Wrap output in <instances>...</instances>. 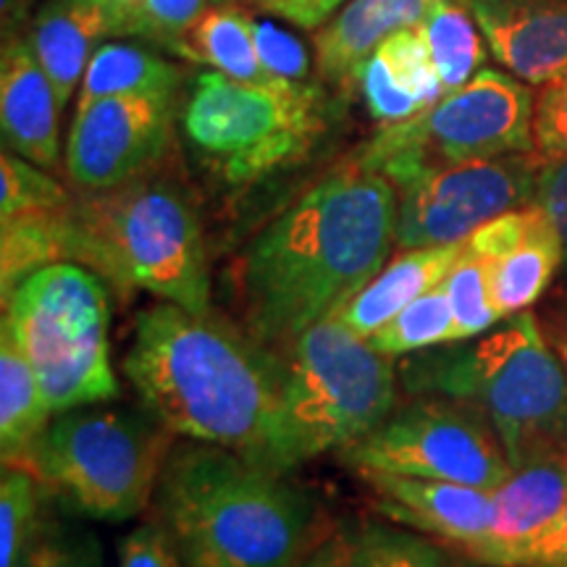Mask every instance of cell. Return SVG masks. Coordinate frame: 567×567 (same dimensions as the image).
I'll use <instances>...</instances> for the list:
<instances>
[{
  "label": "cell",
  "instance_id": "obj_39",
  "mask_svg": "<svg viewBox=\"0 0 567 567\" xmlns=\"http://www.w3.org/2000/svg\"><path fill=\"white\" fill-rule=\"evenodd\" d=\"M513 567H567V507L542 534L530 538Z\"/></svg>",
  "mask_w": 567,
  "mask_h": 567
},
{
  "label": "cell",
  "instance_id": "obj_27",
  "mask_svg": "<svg viewBox=\"0 0 567 567\" xmlns=\"http://www.w3.org/2000/svg\"><path fill=\"white\" fill-rule=\"evenodd\" d=\"M452 342H460V334L450 297L444 292V281L402 308L392 321L368 339L375 352L389 354V358H405V354Z\"/></svg>",
  "mask_w": 567,
  "mask_h": 567
},
{
  "label": "cell",
  "instance_id": "obj_40",
  "mask_svg": "<svg viewBox=\"0 0 567 567\" xmlns=\"http://www.w3.org/2000/svg\"><path fill=\"white\" fill-rule=\"evenodd\" d=\"M347 0H252L260 11L279 17L289 24L302 27V30H316L323 21L334 17Z\"/></svg>",
  "mask_w": 567,
  "mask_h": 567
},
{
  "label": "cell",
  "instance_id": "obj_28",
  "mask_svg": "<svg viewBox=\"0 0 567 567\" xmlns=\"http://www.w3.org/2000/svg\"><path fill=\"white\" fill-rule=\"evenodd\" d=\"M344 534L350 567H455V557L434 538L396 523H360Z\"/></svg>",
  "mask_w": 567,
  "mask_h": 567
},
{
  "label": "cell",
  "instance_id": "obj_30",
  "mask_svg": "<svg viewBox=\"0 0 567 567\" xmlns=\"http://www.w3.org/2000/svg\"><path fill=\"white\" fill-rule=\"evenodd\" d=\"M40 481L30 471L3 465L0 478V567H24L42 528Z\"/></svg>",
  "mask_w": 567,
  "mask_h": 567
},
{
  "label": "cell",
  "instance_id": "obj_31",
  "mask_svg": "<svg viewBox=\"0 0 567 567\" xmlns=\"http://www.w3.org/2000/svg\"><path fill=\"white\" fill-rule=\"evenodd\" d=\"M444 292L450 297L452 313H455L460 342H463V339L486 334V331L494 329L496 323L505 321L492 302L484 258L473 252L467 243L457 264L452 266L450 274H446Z\"/></svg>",
  "mask_w": 567,
  "mask_h": 567
},
{
  "label": "cell",
  "instance_id": "obj_45",
  "mask_svg": "<svg viewBox=\"0 0 567 567\" xmlns=\"http://www.w3.org/2000/svg\"><path fill=\"white\" fill-rule=\"evenodd\" d=\"M216 3H229V0H216Z\"/></svg>",
  "mask_w": 567,
  "mask_h": 567
},
{
  "label": "cell",
  "instance_id": "obj_6",
  "mask_svg": "<svg viewBox=\"0 0 567 567\" xmlns=\"http://www.w3.org/2000/svg\"><path fill=\"white\" fill-rule=\"evenodd\" d=\"M172 446V431L145 408L97 402L55 413L17 467L80 515L124 523L153 505Z\"/></svg>",
  "mask_w": 567,
  "mask_h": 567
},
{
  "label": "cell",
  "instance_id": "obj_9",
  "mask_svg": "<svg viewBox=\"0 0 567 567\" xmlns=\"http://www.w3.org/2000/svg\"><path fill=\"white\" fill-rule=\"evenodd\" d=\"M182 132L213 174L250 184L308 155L321 137L323 95L310 84H258L205 71L182 105Z\"/></svg>",
  "mask_w": 567,
  "mask_h": 567
},
{
  "label": "cell",
  "instance_id": "obj_46",
  "mask_svg": "<svg viewBox=\"0 0 567 567\" xmlns=\"http://www.w3.org/2000/svg\"><path fill=\"white\" fill-rule=\"evenodd\" d=\"M484 567H494V565H484Z\"/></svg>",
  "mask_w": 567,
  "mask_h": 567
},
{
  "label": "cell",
  "instance_id": "obj_44",
  "mask_svg": "<svg viewBox=\"0 0 567 567\" xmlns=\"http://www.w3.org/2000/svg\"><path fill=\"white\" fill-rule=\"evenodd\" d=\"M101 3L109 6L111 13H113V38H116V24H118V19H122L124 13L132 9V6H137L140 0H101Z\"/></svg>",
  "mask_w": 567,
  "mask_h": 567
},
{
  "label": "cell",
  "instance_id": "obj_16",
  "mask_svg": "<svg viewBox=\"0 0 567 567\" xmlns=\"http://www.w3.org/2000/svg\"><path fill=\"white\" fill-rule=\"evenodd\" d=\"M488 51L526 84L567 80V0H467Z\"/></svg>",
  "mask_w": 567,
  "mask_h": 567
},
{
  "label": "cell",
  "instance_id": "obj_4",
  "mask_svg": "<svg viewBox=\"0 0 567 567\" xmlns=\"http://www.w3.org/2000/svg\"><path fill=\"white\" fill-rule=\"evenodd\" d=\"M396 379L410 396L439 394L478 408L505 444L513 471L565 457L567 373L528 310L486 334L405 354Z\"/></svg>",
  "mask_w": 567,
  "mask_h": 567
},
{
  "label": "cell",
  "instance_id": "obj_43",
  "mask_svg": "<svg viewBox=\"0 0 567 567\" xmlns=\"http://www.w3.org/2000/svg\"><path fill=\"white\" fill-rule=\"evenodd\" d=\"M544 334H547L549 344L555 347L557 358L563 360L565 373H567V310H563V313H555V318H551Z\"/></svg>",
  "mask_w": 567,
  "mask_h": 567
},
{
  "label": "cell",
  "instance_id": "obj_37",
  "mask_svg": "<svg viewBox=\"0 0 567 567\" xmlns=\"http://www.w3.org/2000/svg\"><path fill=\"white\" fill-rule=\"evenodd\" d=\"M118 567H184V563L166 528L158 520H147L122 538Z\"/></svg>",
  "mask_w": 567,
  "mask_h": 567
},
{
  "label": "cell",
  "instance_id": "obj_25",
  "mask_svg": "<svg viewBox=\"0 0 567 567\" xmlns=\"http://www.w3.org/2000/svg\"><path fill=\"white\" fill-rule=\"evenodd\" d=\"M392 30L381 19L375 0H350L316 34L318 69L331 82H358L363 63Z\"/></svg>",
  "mask_w": 567,
  "mask_h": 567
},
{
  "label": "cell",
  "instance_id": "obj_15",
  "mask_svg": "<svg viewBox=\"0 0 567 567\" xmlns=\"http://www.w3.org/2000/svg\"><path fill=\"white\" fill-rule=\"evenodd\" d=\"M375 494V513L396 526L442 538L471 555L492 526V492L455 481L400 476V473H360Z\"/></svg>",
  "mask_w": 567,
  "mask_h": 567
},
{
  "label": "cell",
  "instance_id": "obj_36",
  "mask_svg": "<svg viewBox=\"0 0 567 567\" xmlns=\"http://www.w3.org/2000/svg\"><path fill=\"white\" fill-rule=\"evenodd\" d=\"M534 151L544 161L567 155V80L542 84L534 105Z\"/></svg>",
  "mask_w": 567,
  "mask_h": 567
},
{
  "label": "cell",
  "instance_id": "obj_20",
  "mask_svg": "<svg viewBox=\"0 0 567 567\" xmlns=\"http://www.w3.org/2000/svg\"><path fill=\"white\" fill-rule=\"evenodd\" d=\"M463 247L465 239L452 245L400 250V255H394V260H386V266L358 295L339 305L329 318H334L352 334L371 339L402 308H408L421 295L436 289L460 260Z\"/></svg>",
  "mask_w": 567,
  "mask_h": 567
},
{
  "label": "cell",
  "instance_id": "obj_24",
  "mask_svg": "<svg viewBox=\"0 0 567 567\" xmlns=\"http://www.w3.org/2000/svg\"><path fill=\"white\" fill-rule=\"evenodd\" d=\"M182 74L172 61L142 45L103 42L87 63L76 109L116 95H179Z\"/></svg>",
  "mask_w": 567,
  "mask_h": 567
},
{
  "label": "cell",
  "instance_id": "obj_2",
  "mask_svg": "<svg viewBox=\"0 0 567 567\" xmlns=\"http://www.w3.org/2000/svg\"><path fill=\"white\" fill-rule=\"evenodd\" d=\"M396 187L352 158L310 184L247 247L237 271L243 323L289 347L358 295L394 247Z\"/></svg>",
  "mask_w": 567,
  "mask_h": 567
},
{
  "label": "cell",
  "instance_id": "obj_13",
  "mask_svg": "<svg viewBox=\"0 0 567 567\" xmlns=\"http://www.w3.org/2000/svg\"><path fill=\"white\" fill-rule=\"evenodd\" d=\"M179 95H116L74 111L66 174L80 193L126 184L158 168L174 142Z\"/></svg>",
  "mask_w": 567,
  "mask_h": 567
},
{
  "label": "cell",
  "instance_id": "obj_32",
  "mask_svg": "<svg viewBox=\"0 0 567 567\" xmlns=\"http://www.w3.org/2000/svg\"><path fill=\"white\" fill-rule=\"evenodd\" d=\"M69 200V189L38 163L11 151L0 155V221L21 213L63 208Z\"/></svg>",
  "mask_w": 567,
  "mask_h": 567
},
{
  "label": "cell",
  "instance_id": "obj_17",
  "mask_svg": "<svg viewBox=\"0 0 567 567\" xmlns=\"http://www.w3.org/2000/svg\"><path fill=\"white\" fill-rule=\"evenodd\" d=\"M61 111L59 92L42 69L30 38H6L0 55V132L6 151L42 168L59 166Z\"/></svg>",
  "mask_w": 567,
  "mask_h": 567
},
{
  "label": "cell",
  "instance_id": "obj_12",
  "mask_svg": "<svg viewBox=\"0 0 567 567\" xmlns=\"http://www.w3.org/2000/svg\"><path fill=\"white\" fill-rule=\"evenodd\" d=\"M544 158L534 153L439 166L400 184L394 247H436L463 243L473 231L530 205Z\"/></svg>",
  "mask_w": 567,
  "mask_h": 567
},
{
  "label": "cell",
  "instance_id": "obj_11",
  "mask_svg": "<svg viewBox=\"0 0 567 567\" xmlns=\"http://www.w3.org/2000/svg\"><path fill=\"white\" fill-rule=\"evenodd\" d=\"M352 471L455 481L496 492L513 473L505 444L488 417L467 402L415 394L379 429L339 452Z\"/></svg>",
  "mask_w": 567,
  "mask_h": 567
},
{
  "label": "cell",
  "instance_id": "obj_34",
  "mask_svg": "<svg viewBox=\"0 0 567 567\" xmlns=\"http://www.w3.org/2000/svg\"><path fill=\"white\" fill-rule=\"evenodd\" d=\"M24 567H103V547L90 530L45 520L27 551Z\"/></svg>",
  "mask_w": 567,
  "mask_h": 567
},
{
  "label": "cell",
  "instance_id": "obj_35",
  "mask_svg": "<svg viewBox=\"0 0 567 567\" xmlns=\"http://www.w3.org/2000/svg\"><path fill=\"white\" fill-rule=\"evenodd\" d=\"M252 42L260 66H264L274 80L300 84L308 82L310 55L300 38H295L292 32L276 27L274 21L252 19Z\"/></svg>",
  "mask_w": 567,
  "mask_h": 567
},
{
  "label": "cell",
  "instance_id": "obj_14",
  "mask_svg": "<svg viewBox=\"0 0 567 567\" xmlns=\"http://www.w3.org/2000/svg\"><path fill=\"white\" fill-rule=\"evenodd\" d=\"M465 243L484 258L488 292L502 318L528 310L563 266L555 226L536 203L492 218Z\"/></svg>",
  "mask_w": 567,
  "mask_h": 567
},
{
  "label": "cell",
  "instance_id": "obj_22",
  "mask_svg": "<svg viewBox=\"0 0 567 567\" xmlns=\"http://www.w3.org/2000/svg\"><path fill=\"white\" fill-rule=\"evenodd\" d=\"M166 51L179 55L184 61L205 63L213 71H221L226 76L243 82L276 84L268 71L260 66L258 53L252 42V17L250 13L229 9V6H216L205 9L195 19L193 27H187L179 38L168 42Z\"/></svg>",
  "mask_w": 567,
  "mask_h": 567
},
{
  "label": "cell",
  "instance_id": "obj_19",
  "mask_svg": "<svg viewBox=\"0 0 567 567\" xmlns=\"http://www.w3.org/2000/svg\"><path fill=\"white\" fill-rule=\"evenodd\" d=\"M371 116L384 124L413 118L444 95L439 71L417 30H400L381 42L358 74Z\"/></svg>",
  "mask_w": 567,
  "mask_h": 567
},
{
  "label": "cell",
  "instance_id": "obj_33",
  "mask_svg": "<svg viewBox=\"0 0 567 567\" xmlns=\"http://www.w3.org/2000/svg\"><path fill=\"white\" fill-rule=\"evenodd\" d=\"M208 0H140L118 19L116 38H140L166 48L205 11Z\"/></svg>",
  "mask_w": 567,
  "mask_h": 567
},
{
  "label": "cell",
  "instance_id": "obj_18",
  "mask_svg": "<svg viewBox=\"0 0 567 567\" xmlns=\"http://www.w3.org/2000/svg\"><path fill=\"white\" fill-rule=\"evenodd\" d=\"M567 507V457L517 467L492 492V526L471 555L481 565L513 567L530 538L542 534Z\"/></svg>",
  "mask_w": 567,
  "mask_h": 567
},
{
  "label": "cell",
  "instance_id": "obj_41",
  "mask_svg": "<svg viewBox=\"0 0 567 567\" xmlns=\"http://www.w3.org/2000/svg\"><path fill=\"white\" fill-rule=\"evenodd\" d=\"M375 3H379L381 19L394 34L400 30H417L444 0H375Z\"/></svg>",
  "mask_w": 567,
  "mask_h": 567
},
{
  "label": "cell",
  "instance_id": "obj_10",
  "mask_svg": "<svg viewBox=\"0 0 567 567\" xmlns=\"http://www.w3.org/2000/svg\"><path fill=\"white\" fill-rule=\"evenodd\" d=\"M534 105L523 80L481 69L417 116L381 126L358 158L400 187L429 168L534 153Z\"/></svg>",
  "mask_w": 567,
  "mask_h": 567
},
{
  "label": "cell",
  "instance_id": "obj_1",
  "mask_svg": "<svg viewBox=\"0 0 567 567\" xmlns=\"http://www.w3.org/2000/svg\"><path fill=\"white\" fill-rule=\"evenodd\" d=\"M122 371L174 436L216 444L276 473L295 471L284 439V373L274 347L226 318L176 302L134 321Z\"/></svg>",
  "mask_w": 567,
  "mask_h": 567
},
{
  "label": "cell",
  "instance_id": "obj_8",
  "mask_svg": "<svg viewBox=\"0 0 567 567\" xmlns=\"http://www.w3.org/2000/svg\"><path fill=\"white\" fill-rule=\"evenodd\" d=\"M284 363V439L295 467L350 450L400 405L394 358L334 318L302 331Z\"/></svg>",
  "mask_w": 567,
  "mask_h": 567
},
{
  "label": "cell",
  "instance_id": "obj_21",
  "mask_svg": "<svg viewBox=\"0 0 567 567\" xmlns=\"http://www.w3.org/2000/svg\"><path fill=\"white\" fill-rule=\"evenodd\" d=\"M27 38L66 109L92 53L113 40V13L101 0H48Z\"/></svg>",
  "mask_w": 567,
  "mask_h": 567
},
{
  "label": "cell",
  "instance_id": "obj_3",
  "mask_svg": "<svg viewBox=\"0 0 567 567\" xmlns=\"http://www.w3.org/2000/svg\"><path fill=\"white\" fill-rule=\"evenodd\" d=\"M153 520L184 567H300L331 530L302 486L216 444H174Z\"/></svg>",
  "mask_w": 567,
  "mask_h": 567
},
{
  "label": "cell",
  "instance_id": "obj_38",
  "mask_svg": "<svg viewBox=\"0 0 567 567\" xmlns=\"http://www.w3.org/2000/svg\"><path fill=\"white\" fill-rule=\"evenodd\" d=\"M534 203L547 213L563 245V266L567 271V155L565 158L544 161L536 182Z\"/></svg>",
  "mask_w": 567,
  "mask_h": 567
},
{
  "label": "cell",
  "instance_id": "obj_5",
  "mask_svg": "<svg viewBox=\"0 0 567 567\" xmlns=\"http://www.w3.org/2000/svg\"><path fill=\"white\" fill-rule=\"evenodd\" d=\"M61 260L80 264L126 292H147L210 313L203 224L179 182L151 172L59 208Z\"/></svg>",
  "mask_w": 567,
  "mask_h": 567
},
{
  "label": "cell",
  "instance_id": "obj_23",
  "mask_svg": "<svg viewBox=\"0 0 567 567\" xmlns=\"http://www.w3.org/2000/svg\"><path fill=\"white\" fill-rule=\"evenodd\" d=\"M53 410L32 371L30 360L13 339L9 323L0 326V455L17 465L34 439L51 423Z\"/></svg>",
  "mask_w": 567,
  "mask_h": 567
},
{
  "label": "cell",
  "instance_id": "obj_7",
  "mask_svg": "<svg viewBox=\"0 0 567 567\" xmlns=\"http://www.w3.org/2000/svg\"><path fill=\"white\" fill-rule=\"evenodd\" d=\"M3 321L53 415L122 394L111 365L109 289L90 268L59 260L34 271L3 302Z\"/></svg>",
  "mask_w": 567,
  "mask_h": 567
},
{
  "label": "cell",
  "instance_id": "obj_42",
  "mask_svg": "<svg viewBox=\"0 0 567 567\" xmlns=\"http://www.w3.org/2000/svg\"><path fill=\"white\" fill-rule=\"evenodd\" d=\"M300 567H350V563H347L344 530H331V534L305 557V563Z\"/></svg>",
  "mask_w": 567,
  "mask_h": 567
},
{
  "label": "cell",
  "instance_id": "obj_29",
  "mask_svg": "<svg viewBox=\"0 0 567 567\" xmlns=\"http://www.w3.org/2000/svg\"><path fill=\"white\" fill-rule=\"evenodd\" d=\"M3 239H0V287L3 302L21 281L30 279L40 268L59 264V208L21 213V216L3 218Z\"/></svg>",
  "mask_w": 567,
  "mask_h": 567
},
{
  "label": "cell",
  "instance_id": "obj_26",
  "mask_svg": "<svg viewBox=\"0 0 567 567\" xmlns=\"http://www.w3.org/2000/svg\"><path fill=\"white\" fill-rule=\"evenodd\" d=\"M429 48L431 61L439 71L444 92H452L471 82L484 63V34L473 13L460 0H444L431 17L417 27Z\"/></svg>",
  "mask_w": 567,
  "mask_h": 567
}]
</instances>
